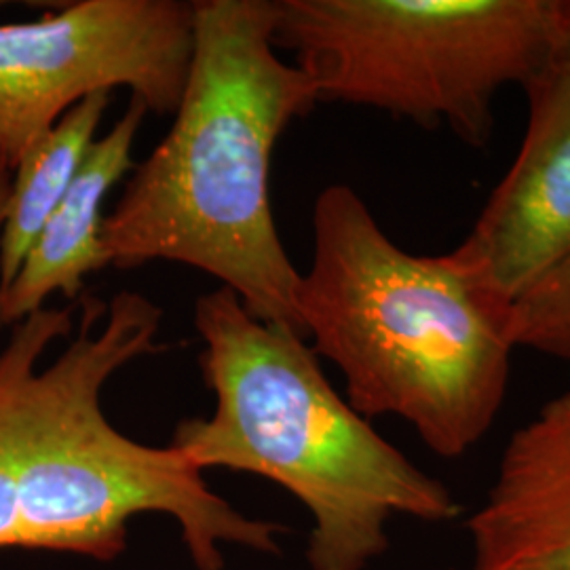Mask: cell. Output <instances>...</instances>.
Listing matches in <instances>:
<instances>
[{
    "label": "cell",
    "instance_id": "2",
    "mask_svg": "<svg viewBox=\"0 0 570 570\" xmlns=\"http://www.w3.org/2000/svg\"><path fill=\"white\" fill-rule=\"evenodd\" d=\"M296 301L313 351L341 370L364 419H404L444 459L489 435L510 389L511 306L450 252L402 249L351 186L332 184L313 205Z\"/></svg>",
    "mask_w": 570,
    "mask_h": 570
},
{
    "label": "cell",
    "instance_id": "3",
    "mask_svg": "<svg viewBox=\"0 0 570 570\" xmlns=\"http://www.w3.org/2000/svg\"><path fill=\"white\" fill-rule=\"evenodd\" d=\"M209 419L171 446L199 469L247 471L289 490L313 518L311 570H366L389 550L393 515L449 522L461 505L330 385L313 346L249 315L228 287L195 301Z\"/></svg>",
    "mask_w": 570,
    "mask_h": 570
},
{
    "label": "cell",
    "instance_id": "8",
    "mask_svg": "<svg viewBox=\"0 0 570 570\" xmlns=\"http://www.w3.org/2000/svg\"><path fill=\"white\" fill-rule=\"evenodd\" d=\"M72 332V308L45 306L0 348V550L56 551L39 372L49 346Z\"/></svg>",
    "mask_w": 570,
    "mask_h": 570
},
{
    "label": "cell",
    "instance_id": "5",
    "mask_svg": "<svg viewBox=\"0 0 570 570\" xmlns=\"http://www.w3.org/2000/svg\"><path fill=\"white\" fill-rule=\"evenodd\" d=\"M193 32L195 4L180 0H79L0 23V155L13 169L72 106L119 87L176 115Z\"/></svg>",
    "mask_w": 570,
    "mask_h": 570
},
{
    "label": "cell",
    "instance_id": "7",
    "mask_svg": "<svg viewBox=\"0 0 570 570\" xmlns=\"http://www.w3.org/2000/svg\"><path fill=\"white\" fill-rule=\"evenodd\" d=\"M468 530L473 570H570V391L513 431Z\"/></svg>",
    "mask_w": 570,
    "mask_h": 570
},
{
    "label": "cell",
    "instance_id": "6",
    "mask_svg": "<svg viewBox=\"0 0 570 570\" xmlns=\"http://www.w3.org/2000/svg\"><path fill=\"white\" fill-rule=\"evenodd\" d=\"M524 91L529 125L518 157L450 252L505 306L570 258V60L558 56Z\"/></svg>",
    "mask_w": 570,
    "mask_h": 570
},
{
    "label": "cell",
    "instance_id": "12",
    "mask_svg": "<svg viewBox=\"0 0 570 570\" xmlns=\"http://www.w3.org/2000/svg\"><path fill=\"white\" fill-rule=\"evenodd\" d=\"M11 180H13V169L0 155V230H2V223H4V212H7V202H9V193H11Z\"/></svg>",
    "mask_w": 570,
    "mask_h": 570
},
{
    "label": "cell",
    "instance_id": "1",
    "mask_svg": "<svg viewBox=\"0 0 570 570\" xmlns=\"http://www.w3.org/2000/svg\"><path fill=\"white\" fill-rule=\"evenodd\" d=\"M176 119L134 167L104 218L106 266L155 261L199 268L245 311L306 338L301 275L273 218L271 157L287 125L320 102L273 45L275 0H199Z\"/></svg>",
    "mask_w": 570,
    "mask_h": 570
},
{
    "label": "cell",
    "instance_id": "13",
    "mask_svg": "<svg viewBox=\"0 0 570 570\" xmlns=\"http://www.w3.org/2000/svg\"><path fill=\"white\" fill-rule=\"evenodd\" d=\"M558 56L570 60V0H562V39Z\"/></svg>",
    "mask_w": 570,
    "mask_h": 570
},
{
    "label": "cell",
    "instance_id": "14",
    "mask_svg": "<svg viewBox=\"0 0 570 570\" xmlns=\"http://www.w3.org/2000/svg\"><path fill=\"white\" fill-rule=\"evenodd\" d=\"M450 570H452V569H450Z\"/></svg>",
    "mask_w": 570,
    "mask_h": 570
},
{
    "label": "cell",
    "instance_id": "10",
    "mask_svg": "<svg viewBox=\"0 0 570 570\" xmlns=\"http://www.w3.org/2000/svg\"><path fill=\"white\" fill-rule=\"evenodd\" d=\"M110 100V94H96L72 106L13 167L0 230V292L16 279L28 252L68 195Z\"/></svg>",
    "mask_w": 570,
    "mask_h": 570
},
{
    "label": "cell",
    "instance_id": "9",
    "mask_svg": "<svg viewBox=\"0 0 570 570\" xmlns=\"http://www.w3.org/2000/svg\"><path fill=\"white\" fill-rule=\"evenodd\" d=\"M148 110L136 98L108 134L98 138L20 273L0 292V330H11L61 294L79 298L85 277L106 266L102 254L104 202L134 169V144Z\"/></svg>",
    "mask_w": 570,
    "mask_h": 570
},
{
    "label": "cell",
    "instance_id": "4",
    "mask_svg": "<svg viewBox=\"0 0 570 570\" xmlns=\"http://www.w3.org/2000/svg\"><path fill=\"white\" fill-rule=\"evenodd\" d=\"M275 49L320 102L370 106L489 146L494 100L560 53L562 0H275Z\"/></svg>",
    "mask_w": 570,
    "mask_h": 570
},
{
    "label": "cell",
    "instance_id": "11",
    "mask_svg": "<svg viewBox=\"0 0 570 570\" xmlns=\"http://www.w3.org/2000/svg\"><path fill=\"white\" fill-rule=\"evenodd\" d=\"M510 336L515 348L570 366V258L511 306Z\"/></svg>",
    "mask_w": 570,
    "mask_h": 570
}]
</instances>
